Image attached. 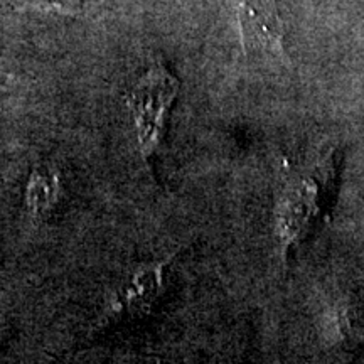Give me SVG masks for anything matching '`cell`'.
<instances>
[{"mask_svg":"<svg viewBox=\"0 0 364 364\" xmlns=\"http://www.w3.org/2000/svg\"><path fill=\"white\" fill-rule=\"evenodd\" d=\"M245 54L287 58L285 24L279 0H228Z\"/></svg>","mask_w":364,"mask_h":364,"instance_id":"cell-3","label":"cell"},{"mask_svg":"<svg viewBox=\"0 0 364 364\" xmlns=\"http://www.w3.org/2000/svg\"><path fill=\"white\" fill-rule=\"evenodd\" d=\"M59 194V177L51 169H38L29 177L26 188L27 213L36 220L48 215L56 204Z\"/></svg>","mask_w":364,"mask_h":364,"instance_id":"cell-5","label":"cell"},{"mask_svg":"<svg viewBox=\"0 0 364 364\" xmlns=\"http://www.w3.org/2000/svg\"><path fill=\"white\" fill-rule=\"evenodd\" d=\"M21 9L78 17L83 14V0H14Z\"/></svg>","mask_w":364,"mask_h":364,"instance_id":"cell-6","label":"cell"},{"mask_svg":"<svg viewBox=\"0 0 364 364\" xmlns=\"http://www.w3.org/2000/svg\"><path fill=\"white\" fill-rule=\"evenodd\" d=\"M332 156L318 159L316 166L295 171L285 182L277 204V228L282 247L292 252L307 238L309 231L324 213L329 186L334 182Z\"/></svg>","mask_w":364,"mask_h":364,"instance_id":"cell-1","label":"cell"},{"mask_svg":"<svg viewBox=\"0 0 364 364\" xmlns=\"http://www.w3.org/2000/svg\"><path fill=\"white\" fill-rule=\"evenodd\" d=\"M164 263H150L132 273L117 295L118 309L129 316H142L154 306L162 290Z\"/></svg>","mask_w":364,"mask_h":364,"instance_id":"cell-4","label":"cell"},{"mask_svg":"<svg viewBox=\"0 0 364 364\" xmlns=\"http://www.w3.org/2000/svg\"><path fill=\"white\" fill-rule=\"evenodd\" d=\"M179 80L166 63L162 59H154L127 97L140 156L147 164L152 162L161 147L167 118L179 95Z\"/></svg>","mask_w":364,"mask_h":364,"instance_id":"cell-2","label":"cell"}]
</instances>
